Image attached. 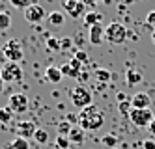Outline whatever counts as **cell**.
Listing matches in <instances>:
<instances>
[{"instance_id":"obj_1","label":"cell","mask_w":155,"mask_h":149,"mask_svg":"<svg viewBox=\"0 0 155 149\" xmlns=\"http://www.w3.org/2000/svg\"><path fill=\"white\" fill-rule=\"evenodd\" d=\"M105 123V112L99 108L97 105H90L81 110L79 114V125L81 129L86 132V131H97L101 129Z\"/></svg>"},{"instance_id":"obj_2","label":"cell","mask_w":155,"mask_h":149,"mask_svg":"<svg viewBox=\"0 0 155 149\" xmlns=\"http://www.w3.org/2000/svg\"><path fill=\"white\" fill-rule=\"evenodd\" d=\"M105 39L112 45H121L127 39V28L121 22H110L105 28Z\"/></svg>"},{"instance_id":"obj_3","label":"cell","mask_w":155,"mask_h":149,"mask_svg":"<svg viewBox=\"0 0 155 149\" xmlns=\"http://www.w3.org/2000/svg\"><path fill=\"white\" fill-rule=\"evenodd\" d=\"M129 119H131L133 125H137V127H142L144 129V127H150L151 121L155 119V116H153V112L150 108H144V110H140V108H131Z\"/></svg>"},{"instance_id":"obj_4","label":"cell","mask_w":155,"mask_h":149,"mask_svg":"<svg viewBox=\"0 0 155 149\" xmlns=\"http://www.w3.org/2000/svg\"><path fill=\"white\" fill-rule=\"evenodd\" d=\"M71 102H73V106L82 110V108L92 105V93L84 86H77L71 89Z\"/></svg>"},{"instance_id":"obj_5","label":"cell","mask_w":155,"mask_h":149,"mask_svg":"<svg viewBox=\"0 0 155 149\" xmlns=\"http://www.w3.org/2000/svg\"><path fill=\"white\" fill-rule=\"evenodd\" d=\"M0 75H2L4 82H17L23 78V69L17 62H6L0 67Z\"/></svg>"},{"instance_id":"obj_6","label":"cell","mask_w":155,"mask_h":149,"mask_svg":"<svg viewBox=\"0 0 155 149\" xmlns=\"http://www.w3.org/2000/svg\"><path fill=\"white\" fill-rule=\"evenodd\" d=\"M64 11L73 19H84V15L88 13V6L82 0H64Z\"/></svg>"},{"instance_id":"obj_7","label":"cell","mask_w":155,"mask_h":149,"mask_svg":"<svg viewBox=\"0 0 155 149\" xmlns=\"http://www.w3.org/2000/svg\"><path fill=\"white\" fill-rule=\"evenodd\" d=\"M2 54H4V58L8 62H21L23 60V49H21V45L19 41L15 39H9L6 45H4V49H2Z\"/></svg>"},{"instance_id":"obj_8","label":"cell","mask_w":155,"mask_h":149,"mask_svg":"<svg viewBox=\"0 0 155 149\" xmlns=\"http://www.w3.org/2000/svg\"><path fill=\"white\" fill-rule=\"evenodd\" d=\"M8 108L13 114H25L28 110V97L25 93H12L8 99Z\"/></svg>"},{"instance_id":"obj_9","label":"cell","mask_w":155,"mask_h":149,"mask_svg":"<svg viewBox=\"0 0 155 149\" xmlns=\"http://www.w3.org/2000/svg\"><path fill=\"white\" fill-rule=\"evenodd\" d=\"M25 19L28 22H41L43 19H47V11L39 4H32L25 9Z\"/></svg>"},{"instance_id":"obj_10","label":"cell","mask_w":155,"mask_h":149,"mask_svg":"<svg viewBox=\"0 0 155 149\" xmlns=\"http://www.w3.org/2000/svg\"><path fill=\"white\" fill-rule=\"evenodd\" d=\"M36 131H38V127H36L34 121H19V123L15 125V132H17V136H21V138H25V140L34 138Z\"/></svg>"},{"instance_id":"obj_11","label":"cell","mask_w":155,"mask_h":149,"mask_svg":"<svg viewBox=\"0 0 155 149\" xmlns=\"http://www.w3.org/2000/svg\"><path fill=\"white\" fill-rule=\"evenodd\" d=\"M150 105H151V97L148 93H144V91H138V93H135L133 99H131V106L133 108L144 110V108H150Z\"/></svg>"},{"instance_id":"obj_12","label":"cell","mask_w":155,"mask_h":149,"mask_svg":"<svg viewBox=\"0 0 155 149\" xmlns=\"http://www.w3.org/2000/svg\"><path fill=\"white\" fill-rule=\"evenodd\" d=\"M90 43L92 45H95V47H99V45L103 43V39H105V28H103V24L99 22V24H94L92 28H90Z\"/></svg>"},{"instance_id":"obj_13","label":"cell","mask_w":155,"mask_h":149,"mask_svg":"<svg viewBox=\"0 0 155 149\" xmlns=\"http://www.w3.org/2000/svg\"><path fill=\"white\" fill-rule=\"evenodd\" d=\"M45 76H47L49 82H52V84H58L60 80L64 78L60 67H54V65H51V67H47V69H45Z\"/></svg>"},{"instance_id":"obj_14","label":"cell","mask_w":155,"mask_h":149,"mask_svg":"<svg viewBox=\"0 0 155 149\" xmlns=\"http://www.w3.org/2000/svg\"><path fill=\"white\" fill-rule=\"evenodd\" d=\"M64 21H65V19H64V13H62V11H58V9L47 15V22H49L51 26H62Z\"/></svg>"},{"instance_id":"obj_15","label":"cell","mask_w":155,"mask_h":149,"mask_svg":"<svg viewBox=\"0 0 155 149\" xmlns=\"http://www.w3.org/2000/svg\"><path fill=\"white\" fill-rule=\"evenodd\" d=\"M68 138H69V142H71V144H77V145H79V144H82V142H84V131H82L81 127H73Z\"/></svg>"},{"instance_id":"obj_16","label":"cell","mask_w":155,"mask_h":149,"mask_svg":"<svg viewBox=\"0 0 155 149\" xmlns=\"http://www.w3.org/2000/svg\"><path fill=\"white\" fill-rule=\"evenodd\" d=\"M101 13H97V11H88V13L84 15V24L86 26H94V24H99V22H101Z\"/></svg>"},{"instance_id":"obj_17","label":"cell","mask_w":155,"mask_h":149,"mask_svg":"<svg viewBox=\"0 0 155 149\" xmlns=\"http://www.w3.org/2000/svg\"><path fill=\"white\" fill-rule=\"evenodd\" d=\"M125 80H127V86H137L140 80H142V75L137 69H129L127 75H125Z\"/></svg>"},{"instance_id":"obj_18","label":"cell","mask_w":155,"mask_h":149,"mask_svg":"<svg viewBox=\"0 0 155 149\" xmlns=\"http://www.w3.org/2000/svg\"><path fill=\"white\" fill-rule=\"evenodd\" d=\"M9 147H12V149H32L30 142L25 140V138H21V136H15V138L9 142Z\"/></svg>"},{"instance_id":"obj_19","label":"cell","mask_w":155,"mask_h":149,"mask_svg":"<svg viewBox=\"0 0 155 149\" xmlns=\"http://www.w3.org/2000/svg\"><path fill=\"white\" fill-rule=\"evenodd\" d=\"M71 129H73V123H69V121H60V123H58V127H56L58 136H69Z\"/></svg>"},{"instance_id":"obj_20","label":"cell","mask_w":155,"mask_h":149,"mask_svg":"<svg viewBox=\"0 0 155 149\" xmlns=\"http://www.w3.org/2000/svg\"><path fill=\"white\" fill-rule=\"evenodd\" d=\"M12 119H13V112H12V110H9L8 106L0 108V123L8 125V123H12Z\"/></svg>"},{"instance_id":"obj_21","label":"cell","mask_w":155,"mask_h":149,"mask_svg":"<svg viewBox=\"0 0 155 149\" xmlns=\"http://www.w3.org/2000/svg\"><path fill=\"white\" fill-rule=\"evenodd\" d=\"M12 26V15L8 11H0V30H8Z\"/></svg>"},{"instance_id":"obj_22","label":"cell","mask_w":155,"mask_h":149,"mask_svg":"<svg viewBox=\"0 0 155 149\" xmlns=\"http://www.w3.org/2000/svg\"><path fill=\"white\" fill-rule=\"evenodd\" d=\"M9 4H12L13 8H17V9H26L28 6H32V4H38L36 0H9Z\"/></svg>"},{"instance_id":"obj_23","label":"cell","mask_w":155,"mask_h":149,"mask_svg":"<svg viewBox=\"0 0 155 149\" xmlns=\"http://www.w3.org/2000/svg\"><path fill=\"white\" fill-rule=\"evenodd\" d=\"M60 71H62V75L64 76H69V78H79V73H77L73 67L69 65V63H64L62 67H60Z\"/></svg>"},{"instance_id":"obj_24","label":"cell","mask_w":155,"mask_h":149,"mask_svg":"<svg viewBox=\"0 0 155 149\" xmlns=\"http://www.w3.org/2000/svg\"><path fill=\"white\" fill-rule=\"evenodd\" d=\"M101 142H103V145H107L108 149H114V147L118 145V138H116L114 134H105Z\"/></svg>"},{"instance_id":"obj_25","label":"cell","mask_w":155,"mask_h":149,"mask_svg":"<svg viewBox=\"0 0 155 149\" xmlns=\"http://www.w3.org/2000/svg\"><path fill=\"white\" fill-rule=\"evenodd\" d=\"M34 140H36L38 144H47V142H49V134H47V131L38 129L36 134H34Z\"/></svg>"},{"instance_id":"obj_26","label":"cell","mask_w":155,"mask_h":149,"mask_svg":"<svg viewBox=\"0 0 155 149\" xmlns=\"http://www.w3.org/2000/svg\"><path fill=\"white\" fill-rule=\"evenodd\" d=\"M110 76L112 75H110V71H107V69H97L95 71V78L99 80V82H108Z\"/></svg>"},{"instance_id":"obj_27","label":"cell","mask_w":155,"mask_h":149,"mask_svg":"<svg viewBox=\"0 0 155 149\" xmlns=\"http://www.w3.org/2000/svg\"><path fill=\"white\" fill-rule=\"evenodd\" d=\"M69 145H71V142H69L68 136H56V147L58 149H69Z\"/></svg>"},{"instance_id":"obj_28","label":"cell","mask_w":155,"mask_h":149,"mask_svg":"<svg viewBox=\"0 0 155 149\" xmlns=\"http://www.w3.org/2000/svg\"><path fill=\"white\" fill-rule=\"evenodd\" d=\"M68 63H69V65L73 67V69H75L77 73H79V76H81V73H82V65H84V63H82V62H79V60L75 58V56H73V58H71Z\"/></svg>"},{"instance_id":"obj_29","label":"cell","mask_w":155,"mask_h":149,"mask_svg":"<svg viewBox=\"0 0 155 149\" xmlns=\"http://www.w3.org/2000/svg\"><path fill=\"white\" fill-rule=\"evenodd\" d=\"M73 45L75 43H73L71 37H64V39H60V50H69Z\"/></svg>"},{"instance_id":"obj_30","label":"cell","mask_w":155,"mask_h":149,"mask_svg":"<svg viewBox=\"0 0 155 149\" xmlns=\"http://www.w3.org/2000/svg\"><path fill=\"white\" fill-rule=\"evenodd\" d=\"M47 47H49L51 50H60V39L49 37V39H47Z\"/></svg>"},{"instance_id":"obj_31","label":"cell","mask_w":155,"mask_h":149,"mask_svg":"<svg viewBox=\"0 0 155 149\" xmlns=\"http://www.w3.org/2000/svg\"><path fill=\"white\" fill-rule=\"evenodd\" d=\"M75 58L79 60V62H82V63H86L88 60H90V58H88V52H86V50H82V49L75 52Z\"/></svg>"},{"instance_id":"obj_32","label":"cell","mask_w":155,"mask_h":149,"mask_svg":"<svg viewBox=\"0 0 155 149\" xmlns=\"http://www.w3.org/2000/svg\"><path fill=\"white\" fill-rule=\"evenodd\" d=\"M146 24H148V26H151V28H155V9H153V11H150V13L146 15Z\"/></svg>"},{"instance_id":"obj_33","label":"cell","mask_w":155,"mask_h":149,"mask_svg":"<svg viewBox=\"0 0 155 149\" xmlns=\"http://www.w3.org/2000/svg\"><path fill=\"white\" fill-rule=\"evenodd\" d=\"M142 147L144 149H155V140H146L142 144Z\"/></svg>"},{"instance_id":"obj_34","label":"cell","mask_w":155,"mask_h":149,"mask_svg":"<svg viewBox=\"0 0 155 149\" xmlns=\"http://www.w3.org/2000/svg\"><path fill=\"white\" fill-rule=\"evenodd\" d=\"M118 101H120V102H124V101H127L125 93H118Z\"/></svg>"},{"instance_id":"obj_35","label":"cell","mask_w":155,"mask_h":149,"mask_svg":"<svg viewBox=\"0 0 155 149\" xmlns=\"http://www.w3.org/2000/svg\"><path fill=\"white\" fill-rule=\"evenodd\" d=\"M82 2L86 4V6H95L97 2H95V0H82Z\"/></svg>"},{"instance_id":"obj_36","label":"cell","mask_w":155,"mask_h":149,"mask_svg":"<svg viewBox=\"0 0 155 149\" xmlns=\"http://www.w3.org/2000/svg\"><path fill=\"white\" fill-rule=\"evenodd\" d=\"M148 129H150V132H151V134H155V119L151 121V125H150V127H148Z\"/></svg>"},{"instance_id":"obj_37","label":"cell","mask_w":155,"mask_h":149,"mask_svg":"<svg viewBox=\"0 0 155 149\" xmlns=\"http://www.w3.org/2000/svg\"><path fill=\"white\" fill-rule=\"evenodd\" d=\"M4 78H2V75H0V93H2V91H4Z\"/></svg>"},{"instance_id":"obj_38","label":"cell","mask_w":155,"mask_h":149,"mask_svg":"<svg viewBox=\"0 0 155 149\" xmlns=\"http://www.w3.org/2000/svg\"><path fill=\"white\" fill-rule=\"evenodd\" d=\"M151 41H153V45H155V30H153V34H151Z\"/></svg>"},{"instance_id":"obj_39","label":"cell","mask_w":155,"mask_h":149,"mask_svg":"<svg viewBox=\"0 0 155 149\" xmlns=\"http://www.w3.org/2000/svg\"><path fill=\"white\" fill-rule=\"evenodd\" d=\"M95 2H101V0H95Z\"/></svg>"},{"instance_id":"obj_40","label":"cell","mask_w":155,"mask_h":149,"mask_svg":"<svg viewBox=\"0 0 155 149\" xmlns=\"http://www.w3.org/2000/svg\"><path fill=\"white\" fill-rule=\"evenodd\" d=\"M114 149H116V147H114Z\"/></svg>"}]
</instances>
